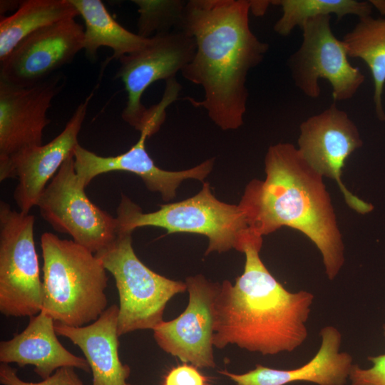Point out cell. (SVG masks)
Wrapping results in <instances>:
<instances>
[{"label":"cell","mask_w":385,"mask_h":385,"mask_svg":"<svg viewBox=\"0 0 385 385\" xmlns=\"http://www.w3.org/2000/svg\"><path fill=\"white\" fill-rule=\"evenodd\" d=\"M260 244L244 250L242 274L234 284H220L215 301L213 344L222 349L236 344L262 355L291 352L308 337L306 323L314 296L284 288L260 257Z\"/></svg>","instance_id":"obj_3"},{"label":"cell","mask_w":385,"mask_h":385,"mask_svg":"<svg viewBox=\"0 0 385 385\" xmlns=\"http://www.w3.org/2000/svg\"><path fill=\"white\" fill-rule=\"evenodd\" d=\"M192 37L183 31L173 30L157 34L142 49L122 56L115 78L123 82L128 98L122 118L140 132L149 130L152 135L165 118V109L172 103L163 96L155 106L147 108L141 102L145 91L160 80L174 78L188 64L195 52Z\"/></svg>","instance_id":"obj_7"},{"label":"cell","mask_w":385,"mask_h":385,"mask_svg":"<svg viewBox=\"0 0 385 385\" xmlns=\"http://www.w3.org/2000/svg\"><path fill=\"white\" fill-rule=\"evenodd\" d=\"M322 342L319 350L304 365L293 369H277L257 364L255 369L237 374L220 371L237 385H286L305 381L317 385H345L354 365L352 356L340 351L342 334L333 326L320 331Z\"/></svg>","instance_id":"obj_17"},{"label":"cell","mask_w":385,"mask_h":385,"mask_svg":"<svg viewBox=\"0 0 385 385\" xmlns=\"http://www.w3.org/2000/svg\"><path fill=\"white\" fill-rule=\"evenodd\" d=\"M95 254L115 281L120 300L119 337L136 330H153L163 321L169 300L187 290L185 282L162 276L138 259L132 245V232L118 231L109 245Z\"/></svg>","instance_id":"obj_6"},{"label":"cell","mask_w":385,"mask_h":385,"mask_svg":"<svg viewBox=\"0 0 385 385\" xmlns=\"http://www.w3.org/2000/svg\"><path fill=\"white\" fill-rule=\"evenodd\" d=\"M34 216L0 203V312L32 317L43 309V282L34 239Z\"/></svg>","instance_id":"obj_8"},{"label":"cell","mask_w":385,"mask_h":385,"mask_svg":"<svg viewBox=\"0 0 385 385\" xmlns=\"http://www.w3.org/2000/svg\"><path fill=\"white\" fill-rule=\"evenodd\" d=\"M78 182L74 156H69L47 185L37 206L41 217L56 231L96 253L117 237L116 217L93 203Z\"/></svg>","instance_id":"obj_10"},{"label":"cell","mask_w":385,"mask_h":385,"mask_svg":"<svg viewBox=\"0 0 385 385\" xmlns=\"http://www.w3.org/2000/svg\"><path fill=\"white\" fill-rule=\"evenodd\" d=\"M250 12V1L190 0L177 29L192 37L196 46L182 75L202 88L204 98L197 105L224 130L243 124L247 74L269 50L251 30Z\"/></svg>","instance_id":"obj_1"},{"label":"cell","mask_w":385,"mask_h":385,"mask_svg":"<svg viewBox=\"0 0 385 385\" xmlns=\"http://www.w3.org/2000/svg\"><path fill=\"white\" fill-rule=\"evenodd\" d=\"M297 145L302 157L316 172L336 182L351 210L361 215L374 210L371 203L354 195L342 179L346 160L363 145L357 126L344 111L332 104L302 122Z\"/></svg>","instance_id":"obj_11"},{"label":"cell","mask_w":385,"mask_h":385,"mask_svg":"<svg viewBox=\"0 0 385 385\" xmlns=\"http://www.w3.org/2000/svg\"><path fill=\"white\" fill-rule=\"evenodd\" d=\"M369 2L373 8L377 9L381 15L385 16V0H370Z\"/></svg>","instance_id":"obj_30"},{"label":"cell","mask_w":385,"mask_h":385,"mask_svg":"<svg viewBox=\"0 0 385 385\" xmlns=\"http://www.w3.org/2000/svg\"><path fill=\"white\" fill-rule=\"evenodd\" d=\"M383 334L385 338V324L383 325Z\"/></svg>","instance_id":"obj_31"},{"label":"cell","mask_w":385,"mask_h":385,"mask_svg":"<svg viewBox=\"0 0 385 385\" xmlns=\"http://www.w3.org/2000/svg\"><path fill=\"white\" fill-rule=\"evenodd\" d=\"M189 302L175 319L163 321L153 329L158 345L166 353L199 368L215 367L213 337L215 301L220 284L202 274L185 279Z\"/></svg>","instance_id":"obj_12"},{"label":"cell","mask_w":385,"mask_h":385,"mask_svg":"<svg viewBox=\"0 0 385 385\" xmlns=\"http://www.w3.org/2000/svg\"><path fill=\"white\" fill-rule=\"evenodd\" d=\"M138 6V34L153 36L177 30L186 1L168 0H134Z\"/></svg>","instance_id":"obj_24"},{"label":"cell","mask_w":385,"mask_h":385,"mask_svg":"<svg viewBox=\"0 0 385 385\" xmlns=\"http://www.w3.org/2000/svg\"><path fill=\"white\" fill-rule=\"evenodd\" d=\"M43 260V309L56 322L82 327L108 308L106 270L96 254L73 240L45 232L41 237Z\"/></svg>","instance_id":"obj_4"},{"label":"cell","mask_w":385,"mask_h":385,"mask_svg":"<svg viewBox=\"0 0 385 385\" xmlns=\"http://www.w3.org/2000/svg\"><path fill=\"white\" fill-rule=\"evenodd\" d=\"M22 1L1 0L0 1V14L3 16L6 12L12 10H17Z\"/></svg>","instance_id":"obj_29"},{"label":"cell","mask_w":385,"mask_h":385,"mask_svg":"<svg viewBox=\"0 0 385 385\" xmlns=\"http://www.w3.org/2000/svg\"><path fill=\"white\" fill-rule=\"evenodd\" d=\"M84 28L75 19H65L31 34L0 62V80L30 87L70 63L83 49Z\"/></svg>","instance_id":"obj_13"},{"label":"cell","mask_w":385,"mask_h":385,"mask_svg":"<svg viewBox=\"0 0 385 385\" xmlns=\"http://www.w3.org/2000/svg\"><path fill=\"white\" fill-rule=\"evenodd\" d=\"M330 20L331 16H320L302 26V43L289 57L287 66L295 86L307 97L318 98L319 81L326 79L335 101H348L357 93L365 76L349 61L345 46L334 36Z\"/></svg>","instance_id":"obj_9"},{"label":"cell","mask_w":385,"mask_h":385,"mask_svg":"<svg viewBox=\"0 0 385 385\" xmlns=\"http://www.w3.org/2000/svg\"><path fill=\"white\" fill-rule=\"evenodd\" d=\"M64 78L55 73L30 87L0 80V165L26 148L42 145L43 130L50 123L46 112Z\"/></svg>","instance_id":"obj_14"},{"label":"cell","mask_w":385,"mask_h":385,"mask_svg":"<svg viewBox=\"0 0 385 385\" xmlns=\"http://www.w3.org/2000/svg\"><path fill=\"white\" fill-rule=\"evenodd\" d=\"M116 212L120 232H133L138 227L150 226L164 228L167 234L205 235L208 239L205 255L231 249L243 252L250 244L262 245V237L252 230L243 206L217 200L208 183H203L195 195L180 202L160 205L158 210L152 212H143L137 204L121 194Z\"/></svg>","instance_id":"obj_5"},{"label":"cell","mask_w":385,"mask_h":385,"mask_svg":"<svg viewBox=\"0 0 385 385\" xmlns=\"http://www.w3.org/2000/svg\"><path fill=\"white\" fill-rule=\"evenodd\" d=\"M119 307L113 304L92 324L71 327L54 324L57 334L66 337L83 351L93 374L92 385H130L128 365L118 354Z\"/></svg>","instance_id":"obj_19"},{"label":"cell","mask_w":385,"mask_h":385,"mask_svg":"<svg viewBox=\"0 0 385 385\" xmlns=\"http://www.w3.org/2000/svg\"><path fill=\"white\" fill-rule=\"evenodd\" d=\"M83 19V49L91 59H96L97 51L106 46L113 51V56L105 62L119 60L122 56L144 48L150 38L134 34L113 19L101 0H71Z\"/></svg>","instance_id":"obj_20"},{"label":"cell","mask_w":385,"mask_h":385,"mask_svg":"<svg viewBox=\"0 0 385 385\" xmlns=\"http://www.w3.org/2000/svg\"><path fill=\"white\" fill-rule=\"evenodd\" d=\"M349 58L362 60L374 81V103L376 117L385 120L382 96L385 84V18L369 16L359 22L342 38Z\"/></svg>","instance_id":"obj_22"},{"label":"cell","mask_w":385,"mask_h":385,"mask_svg":"<svg viewBox=\"0 0 385 385\" xmlns=\"http://www.w3.org/2000/svg\"><path fill=\"white\" fill-rule=\"evenodd\" d=\"M0 382L3 385H84L72 367L59 368L41 381L29 382L21 380L16 369L4 363L0 365Z\"/></svg>","instance_id":"obj_25"},{"label":"cell","mask_w":385,"mask_h":385,"mask_svg":"<svg viewBox=\"0 0 385 385\" xmlns=\"http://www.w3.org/2000/svg\"><path fill=\"white\" fill-rule=\"evenodd\" d=\"M54 324L53 319L43 310L31 317L23 332L1 342L0 361L16 363L19 366L32 365L42 379L62 367L88 372L91 369L86 359L74 355L58 341Z\"/></svg>","instance_id":"obj_18"},{"label":"cell","mask_w":385,"mask_h":385,"mask_svg":"<svg viewBox=\"0 0 385 385\" xmlns=\"http://www.w3.org/2000/svg\"><path fill=\"white\" fill-rule=\"evenodd\" d=\"M78 15L71 0L22 1L14 14L1 16L0 62L28 36L48 25L75 19Z\"/></svg>","instance_id":"obj_21"},{"label":"cell","mask_w":385,"mask_h":385,"mask_svg":"<svg viewBox=\"0 0 385 385\" xmlns=\"http://www.w3.org/2000/svg\"><path fill=\"white\" fill-rule=\"evenodd\" d=\"M265 171V180H251L240 202L252 230L262 237L282 227L299 231L319 250L333 280L344 263V245L324 178L289 143L269 147Z\"/></svg>","instance_id":"obj_2"},{"label":"cell","mask_w":385,"mask_h":385,"mask_svg":"<svg viewBox=\"0 0 385 385\" xmlns=\"http://www.w3.org/2000/svg\"><path fill=\"white\" fill-rule=\"evenodd\" d=\"M91 93L78 106L63 130L49 143L26 148L0 165V181L16 178L14 199L19 211L28 214L37 206L48 181L63 162L73 155L78 136L86 118Z\"/></svg>","instance_id":"obj_15"},{"label":"cell","mask_w":385,"mask_h":385,"mask_svg":"<svg viewBox=\"0 0 385 385\" xmlns=\"http://www.w3.org/2000/svg\"><path fill=\"white\" fill-rule=\"evenodd\" d=\"M197 368L188 363L173 367L165 376L163 385H208L207 378Z\"/></svg>","instance_id":"obj_27"},{"label":"cell","mask_w":385,"mask_h":385,"mask_svg":"<svg viewBox=\"0 0 385 385\" xmlns=\"http://www.w3.org/2000/svg\"><path fill=\"white\" fill-rule=\"evenodd\" d=\"M272 4L282 8V16L273 28L282 36H287L296 27L301 28L307 21L317 16L334 14L340 20L354 15L361 19L371 16L374 9L369 1L357 0H274Z\"/></svg>","instance_id":"obj_23"},{"label":"cell","mask_w":385,"mask_h":385,"mask_svg":"<svg viewBox=\"0 0 385 385\" xmlns=\"http://www.w3.org/2000/svg\"><path fill=\"white\" fill-rule=\"evenodd\" d=\"M270 4L272 1H250V9L255 16H260L265 14Z\"/></svg>","instance_id":"obj_28"},{"label":"cell","mask_w":385,"mask_h":385,"mask_svg":"<svg viewBox=\"0 0 385 385\" xmlns=\"http://www.w3.org/2000/svg\"><path fill=\"white\" fill-rule=\"evenodd\" d=\"M152 135L145 129L138 141L126 152L116 156L98 155L76 145L73 156L79 183L86 188L99 175L112 171H125L139 176L151 192H159L165 202L176 196L180 183L187 179L203 182L214 165V158L207 159L194 168L181 171H168L158 167L145 149V141Z\"/></svg>","instance_id":"obj_16"},{"label":"cell","mask_w":385,"mask_h":385,"mask_svg":"<svg viewBox=\"0 0 385 385\" xmlns=\"http://www.w3.org/2000/svg\"><path fill=\"white\" fill-rule=\"evenodd\" d=\"M372 366L363 369L354 364L349 379L351 385H385V354L371 356Z\"/></svg>","instance_id":"obj_26"}]
</instances>
